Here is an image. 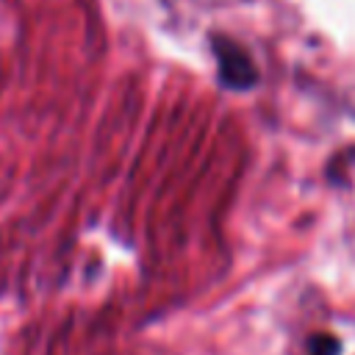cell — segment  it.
<instances>
[{
    "instance_id": "cell-1",
    "label": "cell",
    "mask_w": 355,
    "mask_h": 355,
    "mask_svg": "<svg viewBox=\"0 0 355 355\" xmlns=\"http://www.w3.org/2000/svg\"><path fill=\"white\" fill-rule=\"evenodd\" d=\"M211 53L216 61V78L230 92H247L258 83V67L252 55L230 36L214 33L211 36Z\"/></svg>"
},
{
    "instance_id": "cell-2",
    "label": "cell",
    "mask_w": 355,
    "mask_h": 355,
    "mask_svg": "<svg viewBox=\"0 0 355 355\" xmlns=\"http://www.w3.org/2000/svg\"><path fill=\"white\" fill-rule=\"evenodd\" d=\"M341 352V344L336 336L330 333H316L308 338V347H305V355H338Z\"/></svg>"
}]
</instances>
